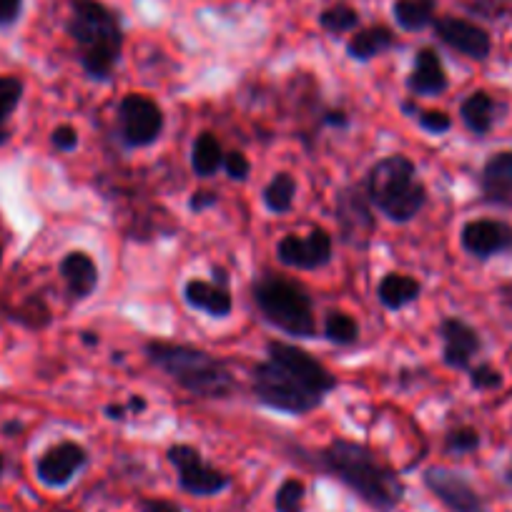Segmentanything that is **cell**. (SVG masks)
Instances as JSON below:
<instances>
[{
    "mask_svg": "<svg viewBox=\"0 0 512 512\" xmlns=\"http://www.w3.org/2000/svg\"><path fill=\"white\" fill-rule=\"evenodd\" d=\"M251 387L259 405L299 417L337 390V377L309 352L274 339L267 344V359L251 369Z\"/></svg>",
    "mask_w": 512,
    "mask_h": 512,
    "instance_id": "obj_1",
    "label": "cell"
},
{
    "mask_svg": "<svg viewBox=\"0 0 512 512\" xmlns=\"http://www.w3.org/2000/svg\"><path fill=\"white\" fill-rule=\"evenodd\" d=\"M314 470L337 477L359 500L379 512H392L405 497V485L372 450L349 440H332L312 455Z\"/></svg>",
    "mask_w": 512,
    "mask_h": 512,
    "instance_id": "obj_2",
    "label": "cell"
},
{
    "mask_svg": "<svg viewBox=\"0 0 512 512\" xmlns=\"http://www.w3.org/2000/svg\"><path fill=\"white\" fill-rule=\"evenodd\" d=\"M66 28L78 46L83 71L96 81H106L123 51V31L116 13L101 0H71Z\"/></svg>",
    "mask_w": 512,
    "mask_h": 512,
    "instance_id": "obj_3",
    "label": "cell"
},
{
    "mask_svg": "<svg viewBox=\"0 0 512 512\" xmlns=\"http://www.w3.org/2000/svg\"><path fill=\"white\" fill-rule=\"evenodd\" d=\"M146 354H149L151 364L169 374L189 395L224 400L234 392V374L219 357L204 352V349L171 342H149Z\"/></svg>",
    "mask_w": 512,
    "mask_h": 512,
    "instance_id": "obj_4",
    "label": "cell"
},
{
    "mask_svg": "<svg viewBox=\"0 0 512 512\" xmlns=\"http://www.w3.org/2000/svg\"><path fill=\"white\" fill-rule=\"evenodd\" d=\"M367 196L372 206L397 224L412 221L427 204V189L417 166L402 154L387 156L369 169Z\"/></svg>",
    "mask_w": 512,
    "mask_h": 512,
    "instance_id": "obj_5",
    "label": "cell"
},
{
    "mask_svg": "<svg viewBox=\"0 0 512 512\" xmlns=\"http://www.w3.org/2000/svg\"><path fill=\"white\" fill-rule=\"evenodd\" d=\"M251 299L262 317L289 337L309 339L317 334L312 297L294 279L282 274H264L251 287Z\"/></svg>",
    "mask_w": 512,
    "mask_h": 512,
    "instance_id": "obj_6",
    "label": "cell"
},
{
    "mask_svg": "<svg viewBox=\"0 0 512 512\" xmlns=\"http://www.w3.org/2000/svg\"><path fill=\"white\" fill-rule=\"evenodd\" d=\"M118 128L123 144L131 149L151 146L164 131V111L144 93H128L118 103Z\"/></svg>",
    "mask_w": 512,
    "mask_h": 512,
    "instance_id": "obj_7",
    "label": "cell"
},
{
    "mask_svg": "<svg viewBox=\"0 0 512 512\" xmlns=\"http://www.w3.org/2000/svg\"><path fill=\"white\" fill-rule=\"evenodd\" d=\"M171 465L179 472L181 490L196 497L219 495L231 485V477L226 472L216 470L201 457V452L191 445H171L166 452Z\"/></svg>",
    "mask_w": 512,
    "mask_h": 512,
    "instance_id": "obj_8",
    "label": "cell"
},
{
    "mask_svg": "<svg viewBox=\"0 0 512 512\" xmlns=\"http://www.w3.org/2000/svg\"><path fill=\"white\" fill-rule=\"evenodd\" d=\"M425 485L450 512H487L482 497L460 472L447 470V467H430L425 472Z\"/></svg>",
    "mask_w": 512,
    "mask_h": 512,
    "instance_id": "obj_9",
    "label": "cell"
},
{
    "mask_svg": "<svg viewBox=\"0 0 512 512\" xmlns=\"http://www.w3.org/2000/svg\"><path fill=\"white\" fill-rule=\"evenodd\" d=\"M277 256L287 267L312 272L332 262V236L327 229H312L307 236L289 234L277 244Z\"/></svg>",
    "mask_w": 512,
    "mask_h": 512,
    "instance_id": "obj_10",
    "label": "cell"
},
{
    "mask_svg": "<svg viewBox=\"0 0 512 512\" xmlns=\"http://www.w3.org/2000/svg\"><path fill=\"white\" fill-rule=\"evenodd\" d=\"M435 33L445 46H450L452 51L462 53L465 58H472V61H485L492 51V38L490 33L485 31L477 23L467 21V18L457 16H442L437 18Z\"/></svg>",
    "mask_w": 512,
    "mask_h": 512,
    "instance_id": "obj_11",
    "label": "cell"
},
{
    "mask_svg": "<svg viewBox=\"0 0 512 512\" xmlns=\"http://www.w3.org/2000/svg\"><path fill=\"white\" fill-rule=\"evenodd\" d=\"M88 452L78 442H58L36 462V477L46 487H66L86 467Z\"/></svg>",
    "mask_w": 512,
    "mask_h": 512,
    "instance_id": "obj_12",
    "label": "cell"
},
{
    "mask_svg": "<svg viewBox=\"0 0 512 512\" xmlns=\"http://www.w3.org/2000/svg\"><path fill=\"white\" fill-rule=\"evenodd\" d=\"M462 249L475 259H492L512 251V226L497 219H477L462 226Z\"/></svg>",
    "mask_w": 512,
    "mask_h": 512,
    "instance_id": "obj_13",
    "label": "cell"
},
{
    "mask_svg": "<svg viewBox=\"0 0 512 512\" xmlns=\"http://www.w3.org/2000/svg\"><path fill=\"white\" fill-rule=\"evenodd\" d=\"M442 337V362L452 369H470L475 354L482 349V339L475 327L457 317H447L440 322Z\"/></svg>",
    "mask_w": 512,
    "mask_h": 512,
    "instance_id": "obj_14",
    "label": "cell"
},
{
    "mask_svg": "<svg viewBox=\"0 0 512 512\" xmlns=\"http://www.w3.org/2000/svg\"><path fill=\"white\" fill-rule=\"evenodd\" d=\"M337 221L339 229H342V239L347 244L364 246L374 231L372 211H369L362 194L354 189H344L337 196Z\"/></svg>",
    "mask_w": 512,
    "mask_h": 512,
    "instance_id": "obj_15",
    "label": "cell"
},
{
    "mask_svg": "<svg viewBox=\"0 0 512 512\" xmlns=\"http://www.w3.org/2000/svg\"><path fill=\"white\" fill-rule=\"evenodd\" d=\"M407 88L412 91V96H442L447 91V73L435 48L417 51Z\"/></svg>",
    "mask_w": 512,
    "mask_h": 512,
    "instance_id": "obj_16",
    "label": "cell"
},
{
    "mask_svg": "<svg viewBox=\"0 0 512 512\" xmlns=\"http://www.w3.org/2000/svg\"><path fill=\"white\" fill-rule=\"evenodd\" d=\"M58 272H61L63 282H66L68 294L76 302L91 297L98 287V267L86 251H68L66 256L58 264Z\"/></svg>",
    "mask_w": 512,
    "mask_h": 512,
    "instance_id": "obj_17",
    "label": "cell"
},
{
    "mask_svg": "<svg viewBox=\"0 0 512 512\" xmlns=\"http://www.w3.org/2000/svg\"><path fill=\"white\" fill-rule=\"evenodd\" d=\"M480 189L482 196L492 204L512 206V151H497L485 161Z\"/></svg>",
    "mask_w": 512,
    "mask_h": 512,
    "instance_id": "obj_18",
    "label": "cell"
},
{
    "mask_svg": "<svg viewBox=\"0 0 512 512\" xmlns=\"http://www.w3.org/2000/svg\"><path fill=\"white\" fill-rule=\"evenodd\" d=\"M184 299L189 307L209 314V317H229L231 314V294L229 287H221L216 282H204V279H191L184 287Z\"/></svg>",
    "mask_w": 512,
    "mask_h": 512,
    "instance_id": "obj_19",
    "label": "cell"
},
{
    "mask_svg": "<svg viewBox=\"0 0 512 512\" xmlns=\"http://www.w3.org/2000/svg\"><path fill=\"white\" fill-rule=\"evenodd\" d=\"M422 294V284L417 282L410 274L390 272L387 277H382V282L377 284V299L382 302L384 309H405L407 304L417 302Z\"/></svg>",
    "mask_w": 512,
    "mask_h": 512,
    "instance_id": "obj_20",
    "label": "cell"
},
{
    "mask_svg": "<svg viewBox=\"0 0 512 512\" xmlns=\"http://www.w3.org/2000/svg\"><path fill=\"white\" fill-rule=\"evenodd\" d=\"M395 41V33L387 26H369L364 28V31L354 33L352 41L347 43V56L352 58V61L367 63L372 61V58L387 53L390 48H395Z\"/></svg>",
    "mask_w": 512,
    "mask_h": 512,
    "instance_id": "obj_21",
    "label": "cell"
},
{
    "mask_svg": "<svg viewBox=\"0 0 512 512\" xmlns=\"http://www.w3.org/2000/svg\"><path fill=\"white\" fill-rule=\"evenodd\" d=\"M495 111H497V103L487 91L470 93L460 106L462 123H465L475 136L490 134L492 123H495Z\"/></svg>",
    "mask_w": 512,
    "mask_h": 512,
    "instance_id": "obj_22",
    "label": "cell"
},
{
    "mask_svg": "<svg viewBox=\"0 0 512 512\" xmlns=\"http://www.w3.org/2000/svg\"><path fill=\"white\" fill-rule=\"evenodd\" d=\"M437 0H395L392 16L402 31H422V28L435 23Z\"/></svg>",
    "mask_w": 512,
    "mask_h": 512,
    "instance_id": "obj_23",
    "label": "cell"
},
{
    "mask_svg": "<svg viewBox=\"0 0 512 512\" xmlns=\"http://www.w3.org/2000/svg\"><path fill=\"white\" fill-rule=\"evenodd\" d=\"M224 149H221V141L216 139L211 131L196 136L194 149H191V169L196 176H214L216 171L224 166Z\"/></svg>",
    "mask_w": 512,
    "mask_h": 512,
    "instance_id": "obj_24",
    "label": "cell"
},
{
    "mask_svg": "<svg viewBox=\"0 0 512 512\" xmlns=\"http://www.w3.org/2000/svg\"><path fill=\"white\" fill-rule=\"evenodd\" d=\"M23 91H26V86H23V81L18 76H0V146H6L11 141L8 121L16 113Z\"/></svg>",
    "mask_w": 512,
    "mask_h": 512,
    "instance_id": "obj_25",
    "label": "cell"
},
{
    "mask_svg": "<svg viewBox=\"0 0 512 512\" xmlns=\"http://www.w3.org/2000/svg\"><path fill=\"white\" fill-rule=\"evenodd\" d=\"M294 196H297V181H294L292 174L282 171L264 189V204L272 214H287L294 206Z\"/></svg>",
    "mask_w": 512,
    "mask_h": 512,
    "instance_id": "obj_26",
    "label": "cell"
},
{
    "mask_svg": "<svg viewBox=\"0 0 512 512\" xmlns=\"http://www.w3.org/2000/svg\"><path fill=\"white\" fill-rule=\"evenodd\" d=\"M319 26L327 33L342 36V33L354 31L359 26V13L349 8L347 3H337V6H329L327 11L319 13Z\"/></svg>",
    "mask_w": 512,
    "mask_h": 512,
    "instance_id": "obj_27",
    "label": "cell"
},
{
    "mask_svg": "<svg viewBox=\"0 0 512 512\" xmlns=\"http://www.w3.org/2000/svg\"><path fill=\"white\" fill-rule=\"evenodd\" d=\"M324 337L332 344H354L359 339V324L347 312H329L324 322Z\"/></svg>",
    "mask_w": 512,
    "mask_h": 512,
    "instance_id": "obj_28",
    "label": "cell"
},
{
    "mask_svg": "<svg viewBox=\"0 0 512 512\" xmlns=\"http://www.w3.org/2000/svg\"><path fill=\"white\" fill-rule=\"evenodd\" d=\"M304 497H307V487L297 477H289L279 485L277 495H274V510L277 512H304Z\"/></svg>",
    "mask_w": 512,
    "mask_h": 512,
    "instance_id": "obj_29",
    "label": "cell"
},
{
    "mask_svg": "<svg viewBox=\"0 0 512 512\" xmlns=\"http://www.w3.org/2000/svg\"><path fill=\"white\" fill-rule=\"evenodd\" d=\"M480 442V432L475 427H455V430L447 432L445 450L450 455H467V452H475Z\"/></svg>",
    "mask_w": 512,
    "mask_h": 512,
    "instance_id": "obj_30",
    "label": "cell"
},
{
    "mask_svg": "<svg viewBox=\"0 0 512 512\" xmlns=\"http://www.w3.org/2000/svg\"><path fill=\"white\" fill-rule=\"evenodd\" d=\"M417 123H420L422 131L432 136L447 134L452 128V118L447 116L445 111H437V108H430V111H417Z\"/></svg>",
    "mask_w": 512,
    "mask_h": 512,
    "instance_id": "obj_31",
    "label": "cell"
},
{
    "mask_svg": "<svg viewBox=\"0 0 512 512\" xmlns=\"http://www.w3.org/2000/svg\"><path fill=\"white\" fill-rule=\"evenodd\" d=\"M470 382L475 390L490 392V390H497V387H502V374L500 369L490 367V364H480V367L470 369Z\"/></svg>",
    "mask_w": 512,
    "mask_h": 512,
    "instance_id": "obj_32",
    "label": "cell"
},
{
    "mask_svg": "<svg viewBox=\"0 0 512 512\" xmlns=\"http://www.w3.org/2000/svg\"><path fill=\"white\" fill-rule=\"evenodd\" d=\"M51 144H53V149L61 151V154L76 151L78 149V131L73 126H68V123H63V126L53 128Z\"/></svg>",
    "mask_w": 512,
    "mask_h": 512,
    "instance_id": "obj_33",
    "label": "cell"
},
{
    "mask_svg": "<svg viewBox=\"0 0 512 512\" xmlns=\"http://www.w3.org/2000/svg\"><path fill=\"white\" fill-rule=\"evenodd\" d=\"M224 169L229 174L231 181H246L249 179V159H246L241 151H231V154L224 156Z\"/></svg>",
    "mask_w": 512,
    "mask_h": 512,
    "instance_id": "obj_34",
    "label": "cell"
},
{
    "mask_svg": "<svg viewBox=\"0 0 512 512\" xmlns=\"http://www.w3.org/2000/svg\"><path fill=\"white\" fill-rule=\"evenodd\" d=\"M23 11V0H0V28L16 26Z\"/></svg>",
    "mask_w": 512,
    "mask_h": 512,
    "instance_id": "obj_35",
    "label": "cell"
},
{
    "mask_svg": "<svg viewBox=\"0 0 512 512\" xmlns=\"http://www.w3.org/2000/svg\"><path fill=\"white\" fill-rule=\"evenodd\" d=\"M216 204H219V194H214V191H196V194H191L189 209L194 214H201L206 209H214Z\"/></svg>",
    "mask_w": 512,
    "mask_h": 512,
    "instance_id": "obj_36",
    "label": "cell"
},
{
    "mask_svg": "<svg viewBox=\"0 0 512 512\" xmlns=\"http://www.w3.org/2000/svg\"><path fill=\"white\" fill-rule=\"evenodd\" d=\"M141 512H181V507L169 500H144L141 502Z\"/></svg>",
    "mask_w": 512,
    "mask_h": 512,
    "instance_id": "obj_37",
    "label": "cell"
},
{
    "mask_svg": "<svg viewBox=\"0 0 512 512\" xmlns=\"http://www.w3.org/2000/svg\"><path fill=\"white\" fill-rule=\"evenodd\" d=\"M324 123H327V126H342L344 128L349 123V118H347V113L339 111V108H337V111L324 113Z\"/></svg>",
    "mask_w": 512,
    "mask_h": 512,
    "instance_id": "obj_38",
    "label": "cell"
},
{
    "mask_svg": "<svg viewBox=\"0 0 512 512\" xmlns=\"http://www.w3.org/2000/svg\"><path fill=\"white\" fill-rule=\"evenodd\" d=\"M106 415H108V420H123V417L128 415V407L126 405H108Z\"/></svg>",
    "mask_w": 512,
    "mask_h": 512,
    "instance_id": "obj_39",
    "label": "cell"
},
{
    "mask_svg": "<svg viewBox=\"0 0 512 512\" xmlns=\"http://www.w3.org/2000/svg\"><path fill=\"white\" fill-rule=\"evenodd\" d=\"M126 407H128V412H136V415H139V412L146 410V400L139 395H131V400L126 402Z\"/></svg>",
    "mask_w": 512,
    "mask_h": 512,
    "instance_id": "obj_40",
    "label": "cell"
},
{
    "mask_svg": "<svg viewBox=\"0 0 512 512\" xmlns=\"http://www.w3.org/2000/svg\"><path fill=\"white\" fill-rule=\"evenodd\" d=\"M211 274H214V282L221 284V287H226V284H229V277H226L224 269H214V272H211Z\"/></svg>",
    "mask_w": 512,
    "mask_h": 512,
    "instance_id": "obj_41",
    "label": "cell"
},
{
    "mask_svg": "<svg viewBox=\"0 0 512 512\" xmlns=\"http://www.w3.org/2000/svg\"><path fill=\"white\" fill-rule=\"evenodd\" d=\"M83 342H86V344H98V337H96V334H91V332H83Z\"/></svg>",
    "mask_w": 512,
    "mask_h": 512,
    "instance_id": "obj_42",
    "label": "cell"
},
{
    "mask_svg": "<svg viewBox=\"0 0 512 512\" xmlns=\"http://www.w3.org/2000/svg\"><path fill=\"white\" fill-rule=\"evenodd\" d=\"M18 430H21V425H18V422H11V425L3 427V432H8V435H11V432H18Z\"/></svg>",
    "mask_w": 512,
    "mask_h": 512,
    "instance_id": "obj_43",
    "label": "cell"
},
{
    "mask_svg": "<svg viewBox=\"0 0 512 512\" xmlns=\"http://www.w3.org/2000/svg\"><path fill=\"white\" fill-rule=\"evenodd\" d=\"M3 472H6V457L0 452V477H3Z\"/></svg>",
    "mask_w": 512,
    "mask_h": 512,
    "instance_id": "obj_44",
    "label": "cell"
},
{
    "mask_svg": "<svg viewBox=\"0 0 512 512\" xmlns=\"http://www.w3.org/2000/svg\"><path fill=\"white\" fill-rule=\"evenodd\" d=\"M0 264H3V246H0Z\"/></svg>",
    "mask_w": 512,
    "mask_h": 512,
    "instance_id": "obj_45",
    "label": "cell"
},
{
    "mask_svg": "<svg viewBox=\"0 0 512 512\" xmlns=\"http://www.w3.org/2000/svg\"><path fill=\"white\" fill-rule=\"evenodd\" d=\"M507 304H510V309H512V294H510V297H507Z\"/></svg>",
    "mask_w": 512,
    "mask_h": 512,
    "instance_id": "obj_46",
    "label": "cell"
}]
</instances>
